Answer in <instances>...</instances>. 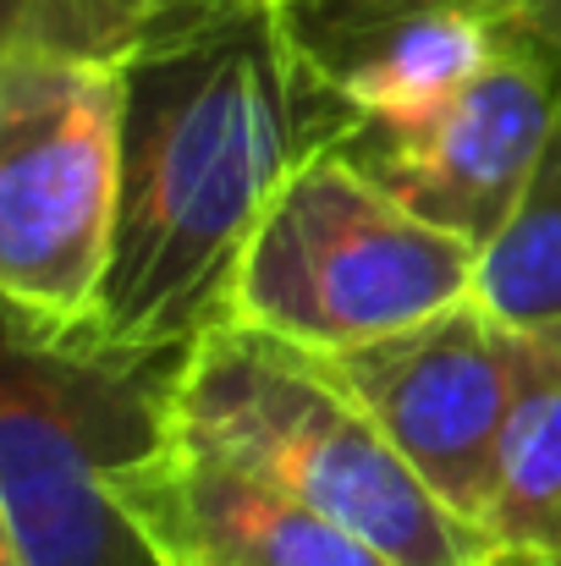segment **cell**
<instances>
[{
    "instance_id": "6da1fadb",
    "label": "cell",
    "mask_w": 561,
    "mask_h": 566,
    "mask_svg": "<svg viewBox=\"0 0 561 566\" xmlns=\"http://www.w3.org/2000/svg\"><path fill=\"white\" fill-rule=\"evenodd\" d=\"M122 192L94 336L193 347L276 192L364 122L303 55L287 0H198L122 61Z\"/></svg>"
},
{
    "instance_id": "7a4b0ae2",
    "label": "cell",
    "mask_w": 561,
    "mask_h": 566,
    "mask_svg": "<svg viewBox=\"0 0 561 566\" xmlns=\"http://www.w3.org/2000/svg\"><path fill=\"white\" fill-rule=\"evenodd\" d=\"M166 440L370 539L391 566H485L490 545L385 440L320 353L215 319L177 364Z\"/></svg>"
},
{
    "instance_id": "3957f363",
    "label": "cell",
    "mask_w": 561,
    "mask_h": 566,
    "mask_svg": "<svg viewBox=\"0 0 561 566\" xmlns=\"http://www.w3.org/2000/svg\"><path fill=\"white\" fill-rule=\"evenodd\" d=\"M177 353L6 319L0 556L11 566H166L116 495V468L166 440Z\"/></svg>"
},
{
    "instance_id": "277c9868",
    "label": "cell",
    "mask_w": 561,
    "mask_h": 566,
    "mask_svg": "<svg viewBox=\"0 0 561 566\" xmlns=\"http://www.w3.org/2000/svg\"><path fill=\"white\" fill-rule=\"evenodd\" d=\"M474 242L418 220L347 155L325 149L264 209L220 319L303 353H347L474 297Z\"/></svg>"
},
{
    "instance_id": "5b68a950",
    "label": "cell",
    "mask_w": 561,
    "mask_h": 566,
    "mask_svg": "<svg viewBox=\"0 0 561 566\" xmlns=\"http://www.w3.org/2000/svg\"><path fill=\"white\" fill-rule=\"evenodd\" d=\"M122 192V66L0 44L6 319L94 336Z\"/></svg>"
},
{
    "instance_id": "8992f818",
    "label": "cell",
    "mask_w": 561,
    "mask_h": 566,
    "mask_svg": "<svg viewBox=\"0 0 561 566\" xmlns=\"http://www.w3.org/2000/svg\"><path fill=\"white\" fill-rule=\"evenodd\" d=\"M370 407L407 468L463 517L485 523L496 495L501 429L518 375V331L479 297H463L396 336L320 353Z\"/></svg>"
},
{
    "instance_id": "52a82bcc",
    "label": "cell",
    "mask_w": 561,
    "mask_h": 566,
    "mask_svg": "<svg viewBox=\"0 0 561 566\" xmlns=\"http://www.w3.org/2000/svg\"><path fill=\"white\" fill-rule=\"evenodd\" d=\"M557 122L546 72L501 33L496 61L457 99L413 122H359L336 155L418 220L485 248L529 192Z\"/></svg>"
},
{
    "instance_id": "ba28073f",
    "label": "cell",
    "mask_w": 561,
    "mask_h": 566,
    "mask_svg": "<svg viewBox=\"0 0 561 566\" xmlns=\"http://www.w3.org/2000/svg\"><path fill=\"white\" fill-rule=\"evenodd\" d=\"M116 495L160 562L204 556L220 566H391L370 539L325 512L160 440L116 468Z\"/></svg>"
},
{
    "instance_id": "9c48e42d",
    "label": "cell",
    "mask_w": 561,
    "mask_h": 566,
    "mask_svg": "<svg viewBox=\"0 0 561 566\" xmlns=\"http://www.w3.org/2000/svg\"><path fill=\"white\" fill-rule=\"evenodd\" d=\"M320 77L364 122H413L457 99L501 50V22L424 0H287Z\"/></svg>"
},
{
    "instance_id": "30bf717a",
    "label": "cell",
    "mask_w": 561,
    "mask_h": 566,
    "mask_svg": "<svg viewBox=\"0 0 561 566\" xmlns=\"http://www.w3.org/2000/svg\"><path fill=\"white\" fill-rule=\"evenodd\" d=\"M479 534L490 551H561V331H518L496 495Z\"/></svg>"
},
{
    "instance_id": "8fae6325",
    "label": "cell",
    "mask_w": 561,
    "mask_h": 566,
    "mask_svg": "<svg viewBox=\"0 0 561 566\" xmlns=\"http://www.w3.org/2000/svg\"><path fill=\"white\" fill-rule=\"evenodd\" d=\"M474 297L512 331H561V122L512 220L479 248Z\"/></svg>"
},
{
    "instance_id": "7c38bea8",
    "label": "cell",
    "mask_w": 561,
    "mask_h": 566,
    "mask_svg": "<svg viewBox=\"0 0 561 566\" xmlns=\"http://www.w3.org/2000/svg\"><path fill=\"white\" fill-rule=\"evenodd\" d=\"M198 0H28L0 44H33L83 61H122L155 22L177 17Z\"/></svg>"
},
{
    "instance_id": "4fadbf2b",
    "label": "cell",
    "mask_w": 561,
    "mask_h": 566,
    "mask_svg": "<svg viewBox=\"0 0 561 566\" xmlns=\"http://www.w3.org/2000/svg\"><path fill=\"white\" fill-rule=\"evenodd\" d=\"M501 33L546 72L561 105V0H518V11L501 22Z\"/></svg>"
},
{
    "instance_id": "5bb4252c",
    "label": "cell",
    "mask_w": 561,
    "mask_h": 566,
    "mask_svg": "<svg viewBox=\"0 0 561 566\" xmlns=\"http://www.w3.org/2000/svg\"><path fill=\"white\" fill-rule=\"evenodd\" d=\"M424 6H463V11H479V17H496V22H507L518 11V0H424Z\"/></svg>"
},
{
    "instance_id": "9a60e30c",
    "label": "cell",
    "mask_w": 561,
    "mask_h": 566,
    "mask_svg": "<svg viewBox=\"0 0 561 566\" xmlns=\"http://www.w3.org/2000/svg\"><path fill=\"white\" fill-rule=\"evenodd\" d=\"M485 566H561V551L557 556H534V551H490Z\"/></svg>"
},
{
    "instance_id": "2e32d148",
    "label": "cell",
    "mask_w": 561,
    "mask_h": 566,
    "mask_svg": "<svg viewBox=\"0 0 561 566\" xmlns=\"http://www.w3.org/2000/svg\"><path fill=\"white\" fill-rule=\"evenodd\" d=\"M22 6H28V0H0V33H6L17 17H22Z\"/></svg>"
},
{
    "instance_id": "e0dca14e",
    "label": "cell",
    "mask_w": 561,
    "mask_h": 566,
    "mask_svg": "<svg viewBox=\"0 0 561 566\" xmlns=\"http://www.w3.org/2000/svg\"><path fill=\"white\" fill-rule=\"evenodd\" d=\"M166 566H220V562H204V556H177V562H166Z\"/></svg>"
},
{
    "instance_id": "ac0fdd59",
    "label": "cell",
    "mask_w": 561,
    "mask_h": 566,
    "mask_svg": "<svg viewBox=\"0 0 561 566\" xmlns=\"http://www.w3.org/2000/svg\"><path fill=\"white\" fill-rule=\"evenodd\" d=\"M0 566H11V562H6V556H0Z\"/></svg>"
}]
</instances>
